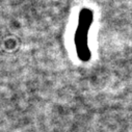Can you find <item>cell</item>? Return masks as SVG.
Returning a JSON list of instances; mask_svg holds the SVG:
<instances>
[{"mask_svg":"<svg viewBox=\"0 0 132 132\" xmlns=\"http://www.w3.org/2000/svg\"><path fill=\"white\" fill-rule=\"evenodd\" d=\"M93 22L94 11L90 7H82L78 14V23L74 34V46L76 55L82 62H88L92 59L88 35Z\"/></svg>","mask_w":132,"mask_h":132,"instance_id":"obj_1","label":"cell"}]
</instances>
